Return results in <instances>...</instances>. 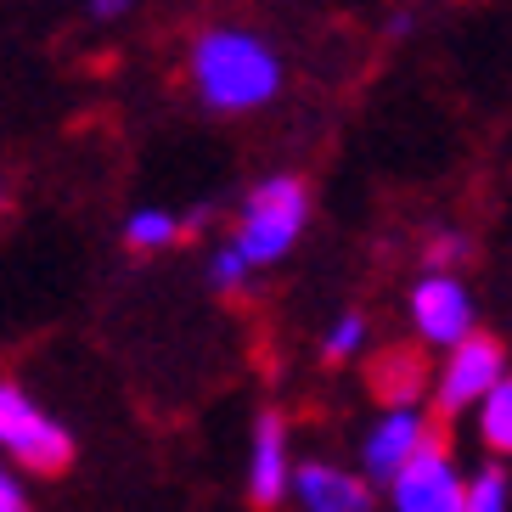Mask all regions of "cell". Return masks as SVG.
Returning a JSON list of instances; mask_svg holds the SVG:
<instances>
[{
  "mask_svg": "<svg viewBox=\"0 0 512 512\" xmlns=\"http://www.w3.org/2000/svg\"><path fill=\"white\" fill-rule=\"evenodd\" d=\"M181 237V220L164 209H141L130 214V226H124V242L136 248V254H152V248H169V242Z\"/></svg>",
  "mask_w": 512,
  "mask_h": 512,
  "instance_id": "obj_12",
  "label": "cell"
},
{
  "mask_svg": "<svg viewBox=\"0 0 512 512\" xmlns=\"http://www.w3.org/2000/svg\"><path fill=\"white\" fill-rule=\"evenodd\" d=\"M124 6H130V0H96V12H102V17H113V12H124Z\"/></svg>",
  "mask_w": 512,
  "mask_h": 512,
  "instance_id": "obj_18",
  "label": "cell"
},
{
  "mask_svg": "<svg viewBox=\"0 0 512 512\" xmlns=\"http://www.w3.org/2000/svg\"><path fill=\"white\" fill-rule=\"evenodd\" d=\"M0 439H6V451L23 467H34V473H62L68 456H74V439L62 434L46 411H34L29 400H23V389H12V383L0 389Z\"/></svg>",
  "mask_w": 512,
  "mask_h": 512,
  "instance_id": "obj_3",
  "label": "cell"
},
{
  "mask_svg": "<svg viewBox=\"0 0 512 512\" xmlns=\"http://www.w3.org/2000/svg\"><path fill=\"white\" fill-rule=\"evenodd\" d=\"M361 338H366V321H361V316H344L338 327L327 332V361H344V355H355V349H361Z\"/></svg>",
  "mask_w": 512,
  "mask_h": 512,
  "instance_id": "obj_14",
  "label": "cell"
},
{
  "mask_svg": "<svg viewBox=\"0 0 512 512\" xmlns=\"http://www.w3.org/2000/svg\"><path fill=\"white\" fill-rule=\"evenodd\" d=\"M422 383H428V372H422L417 349H389V355L372 361V389L383 394L389 406H411V400L422 394Z\"/></svg>",
  "mask_w": 512,
  "mask_h": 512,
  "instance_id": "obj_10",
  "label": "cell"
},
{
  "mask_svg": "<svg viewBox=\"0 0 512 512\" xmlns=\"http://www.w3.org/2000/svg\"><path fill=\"white\" fill-rule=\"evenodd\" d=\"M411 316H417L428 344H462L473 332V304H467L462 282H451L445 271L422 276V287L411 293Z\"/></svg>",
  "mask_w": 512,
  "mask_h": 512,
  "instance_id": "obj_6",
  "label": "cell"
},
{
  "mask_svg": "<svg viewBox=\"0 0 512 512\" xmlns=\"http://www.w3.org/2000/svg\"><path fill=\"white\" fill-rule=\"evenodd\" d=\"M462 254H467L462 237H434V242H428V271H445V265H456Z\"/></svg>",
  "mask_w": 512,
  "mask_h": 512,
  "instance_id": "obj_16",
  "label": "cell"
},
{
  "mask_svg": "<svg viewBox=\"0 0 512 512\" xmlns=\"http://www.w3.org/2000/svg\"><path fill=\"white\" fill-rule=\"evenodd\" d=\"M496 383H501V344L467 332L462 344H451V361L439 372V417L467 411L473 400H484V394L496 389Z\"/></svg>",
  "mask_w": 512,
  "mask_h": 512,
  "instance_id": "obj_5",
  "label": "cell"
},
{
  "mask_svg": "<svg viewBox=\"0 0 512 512\" xmlns=\"http://www.w3.org/2000/svg\"><path fill=\"white\" fill-rule=\"evenodd\" d=\"M293 484H299V496H304V512H372L366 484L338 473V467H327V462H304Z\"/></svg>",
  "mask_w": 512,
  "mask_h": 512,
  "instance_id": "obj_9",
  "label": "cell"
},
{
  "mask_svg": "<svg viewBox=\"0 0 512 512\" xmlns=\"http://www.w3.org/2000/svg\"><path fill=\"white\" fill-rule=\"evenodd\" d=\"M248 265H254V259L242 254L237 242H231L226 254L214 259V282H220V287H237V282H242V271H248Z\"/></svg>",
  "mask_w": 512,
  "mask_h": 512,
  "instance_id": "obj_15",
  "label": "cell"
},
{
  "mask_svg": "<svg viewBox=\"0 0 512 512\" xmlns=\"http://www.w3.org/2000/svg\"><path fill=\"white\" fill-rule=\"evenodd\" d=\"M0 512H29V507H23V490H17L12 479L0 484Z\"/></svg>",
  "mask_w": 512,
  "mask_h": 512,
  "instance_id": "obj_17",
  "label": "cell"
},
{
  "mask_svg": "<svg viewBox=\"0 0 512 512\" xmlns=\"http://www.w3.org/2000/svg\"><path fill=\"white\" fill-rule=\"evenodd\" d=\"M192 79H197V91H203L209 107L237 113V107L271 102L276 85H282V62H276V51L265 46V40H254V34L214 29V34H203L197 51H192Z\"/></svg>",
  "mask_w": 512,
  "mask_h": 512,
  "instance_id": "obj_1",
  "label": "cell"
},
{
  "mask_svg": "<svg viewBox=\"0 0 512 512\" xmlns=\"http://www.w3.org/2000/svg\"><path fill=\"white\" fill-rule=\"evenodd\" d=\"M479 434L490 451L512 456V377H501L496 389L484 394V417H479Z\"/></svg>",
  "mask_w": 512,
  "mask_h": 512,
  "instance_id": "obj_11",
  "label": "cell"
},
{
  "mask_svg": "<svg viewBox=\"0 0 512 512\" xmlns=\"http://www.w3.org/2000/svg\"><path fill=\"white\" fill-rule=\"evenodd\" d=\"M394 507L400 512H467V484L456 479V467L445 462L434 439L400 467L394 479Z\"/></svg>",
  "mask_w": 512,
  "mask_h": 512,
  "instance_id": "obj_4",
  "label": "cell"
},
{
  "mask_svg": "<svg viewBox=\"0 0 512 512\" xmlns=\"http://www.w3.org/2000/svg\"><path fill=\"white\" fill-rule=\"evenodd\" d=\"M428 445V428H422V417L411 406H389V417L372 428V439H366V473L383 484L400 479V467L411 462V456Z\"/></svg>",
  "mask_w": 512,
  "mask_h": 512,
  "instance_id": "obj_7",
  "label": "cell"
},
{
  "mask_svg": "<svg viewBox=\"0 0 512 512\" xmlns=\"http://www.w3.org/2000/svg\"><path fill=\"white\" fill-rule=\"evenodd\" d=\"M287 490V422L265 411L254 428V462H248V496L254 507H276Z\"/></svg>",
  "mask_w": 512,
  "mask_h": 512,
  "instance_id": "obj_8",
  "label": "cell"
},
{
  "mask_svg": "<svg viewBox=\"0 0 512 512\" xmlns=\"http://www.w3.org/2000/svg\"><path fill=\"white\" fill-rule=\"evenodd\" d=\"M304 214H310V197L293 175L282 181H265L254 197H248V209H242V231H237V248L254 265H276V259L293 248V237L304 231Z\"/></svg>",
  "mask_w": 512,
  "mask_h": 512,
  "instance_id": "obj_2",
  "label": "cell"
},
{
  "mask_svg": "<svg viewBox=\"0 0 512 512\" xmlns=\"http://www.w3.org/2000/svg\"><path fill=\"white\" fill-rule=\"evenodd\" d=\"M467 512H507V479H501L496 467L467 484Z\"/></svg>",
  "mask_w": 512,
  "mask_h": 512,
  "instance_id": "obj_13",
  "label": "cell"
}]
</instances>
